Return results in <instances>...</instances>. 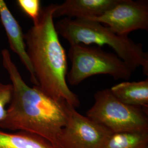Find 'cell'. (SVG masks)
<instances>
[{
	"label": "cell",
	"instance_id": "obj_11",
	"mask_svg": "<svg viewBox=\"0 0 148 148\" xmlns=\"http://www.w3.org/2000/svg\"><path fill=\"white\" fill-rule=\"evenodd\" d=\"M0 148H56L47 140L30 133H8L0 130Z\"/></svg>",
	"mask_w": 148,
	"mask_h": 148
},
{
	"label": "cell",
	"instance_id": "obj_5",
	"mask_svg": "<svg viewBox=\"0 0 148 148\" xmlns=\"http://www.w3.org/2000/svg\"><path fill=\"white\" fill-rule=\"evenodd\" d=\"M95 101L87 116L113 133H148L147 110L128 106L119 101L110 89L97 91Z\"/></svg>",
	"mask_w": 148,
	"mask_h": 148
},
{
	"label": "cell",
	"instance_id": "obj_10",
	"mask_svg": "<svg viewBox=\"0 0 148 148\" xmlns=\"http://www.w3.org/2000/svg\"><path fill=\"white\" fill-rule=\"evenodd\" d=\"M122 103L148 110V79L140 81L122 82L110 89Z\"/></svg>",
	"mask_w": 148,
	"mask_h": 148
},
{
	"label": "cell",
	"instance_id": "obj_8",
	"mask_svg": "<svg viewBox=\"0 0 148 148\" xmlns=\"http://www.w3.org/2000/svg\"><path fill=\"white\" fill-rule=\"evenodd\" d=\"M0 19L5 30L11 50L19 57L30 75V80L34 86H38L34 71L27 53L22 29L12 14L3 0H0Z\"/></svg>",
	"mask_w": 148,
	"mask_h": 148
},
{
	"label": "cell",
	"instance_id": "obj_1",
	"mask_svg": "<svg viewBox=\"0 0 148 148\" xmlns=\"http://www.w3.org/2000/svg\"><path fill=\"white\" fill-rule=\"evenodd\" d=\"M2 64L12 86V95L0 128L36 134L59 148V137L66 124L71 106L55 100L37 86H29L21 77L9 51L1 52Z\"/></svg>",
	"mask_w": 148,
	"mask_h": 148
},
{
	"label": "cell",
	"instance_id": "obj_4",
	"mask_svg": "<svg viewBox=\"0 0 148 148\" xmlns=\"http://www.w3.org/2000/svg\"><path fill=\"white\" fill-rule=\"evenodd\" d=\"M68 56L71 66L66 81L72 86H77L96 75H108L115 79L127 80L134 72L116 54L106 52L101 47L72 45Z\"/></svg>",
	"mask_w": 148,
	"mask_h": 148
},
{
	"label": "cell",
	"instance_id": "obj_13",
	"mask_svg": "<svg viewBox=\"0 0 148 148\" xmlns=\"http://www.w3.org/2000/svg\"><path fill=\"white\" fill-rule=\"evenodd\" d=\"M17 5L27 16L31 18L34 25L38 21L41 14V1L39 0H18Z\"/></svg>",
	"mask_w": 148,
	"mask_h": 148
},
{
	"label": "cell",
	"instance_id": "obj_3",
	"mask_svg": "<svg viewBox=\"0 0 148 148\" xmlns=\"http://www.w3.org/2000/svg\"><path fill=\"white\" fill-rule=\"evenodd\" d=\"M56 30L70 45L95 44L112 48L117 56L134 71L142 67L148 75V54L140 43L134 42L128 36H121L106 26L88 19L64 18L55 24Z\"/></svg>",
	"mask_w": 148,
	"mask_h": 148
},
{
	"label": "cell",
	"instance_id": "obj_9",
	"mask_svg": "<svg viewBox=\"0 0 148 148\" xmlns=\"http://www.w3.org/2000/svg\"><path fill=\"white\" fill-rule=\"evenodd\" d=\"M119 0H66L57 5L54 18L65 16L75 19H90L101 16L116 5Z\"/></svg>",
	"mask_w": 148,
	"mask_h": 148
},
{
	"label": "cell",
	"instance_id": "obj_2",
	"mask_svg": "<svg viewBox=\"0 0 148 148\" xmlns=\"http://www.w3.org/2000/svg\"><path fill=\"white\" fill-rule=\"evenodd\" d=\"M56 5L51 4L41 9L37 24L24 34L27 53L40 90L76 108L80 101L67 85V56L53 22Z\"/></svg>",
	"mask_w": 148,
	"mask_h": 148
},
{
	"label": "cell",
	"instance_id": "obj_6",
	"mask_svg": "<svg viewBox=\"0 0 148 148\" xmlns=\"http://www.w3.org/2000/svg\"><path fill=\"white\" fill-rule=\"evenodd\" d=\"M112 133L70 106L68 121L59 137V148H103Z\"/></svg>",
	"mask_w": 148,
	"mask_h": 148
},
{
	"label": "cell",
	"instance_id": "obj_12",
	"mask_svg": "<svg viewBox=\"0 0 148 148\" xmlns=\"http://www.w3.org/2000/svg\"><path fill=\"white\" fill-rule=\"evenodd\" d=\"M103 148H148V133H112Z\"/></svg>",
	"mask_w": 148,
	"mask_h": 148
},
{
	"label": "cell",
	"instance_id": "obj_7",
	"mask_svg": "<svg viewBox=\"0 0 148 148\" xmlns=\"http://www.w3.org/2000/svg\"><path fill=\"white\" fill-rule=\"evenodd\" d=\"M85 19L105 24L121 36H128L138 30H148V1L119 0L101 16Z\"/></svg>",
	"mask_w": 148,
	"mask_h": 148
},
{
	"label": "cell",
	"instance_id": "obj_14",
	"mask_svg": "<svg viewBox=\"0 0 148 148\" xmlns=\"http://www.w3.org/2000/svg\"><path fill=\"white\" fill-rule=\"evenodd\" d=\"M12 86L0 82V122L5 118L12 95Z\"/></svg>",
	"mask_w": 148,
	"mask_h": 148
}]
</instances>
